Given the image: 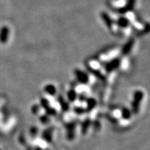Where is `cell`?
I'll use <instances>...</instances> for the list:
<instances>
[{
	"label": "cell",
	"instance_id": "4",
	"mask_svg": "<svg viewBox=\"0 0 150 150\" xmlns=\"http://www.w3.org/2000/svg\"><path fill=\"white\" fill-rule=\"evenodd\" d=\"M117 23L119 27L122 28H126L129 26V20L125 17H121L117 20Z\"/></svg>",
	"mask_w": 150,
	"mask_h": 150
},
{
	"label": "cell",
	"instance_id": "1",
	"mask_svg": "<svg viewBox=\"0 0 150 150\" xmlns=\"http://www.w3.org/2000/svg\"><path fill=\"white\" fill-rule=\"evenodd\" d=\"M9 35H10V29L8 26H3L0 29V43L5 44L8 42Z\"/></svg>",
	"mask_w": 150,
	"mask_h": 150
},
{
	"label": "cell",
	"instance_id": "6",
	"mask_svg": "<svg viewBox=\"0 0 150 150\" xmlns=\"http://www.w3.org/2000/svg\"><path fill=\"white\" fill-rule=\"evenodd\" d=\"M119 64H120V60L117 59H115L108 63L107 65H106V68H107L108 70H113L114 68H115V67H117Z\"/></svg>",
	"mask_w": 150,
	"mask_h": 150
},
{
	"label": "cell",
	"instance_id": "2",
	"mask_svg": "<svg viewBox=\"0 0 150 150\" xmlns=\"http://www.w3.org/2000/svg\"><path fill=\"white\" fill-rule=\"evenodd\" d=\"M134 45V40L131 38L129 41H127V42L125 44V45L123 46L122 49V53L124 55H126V54H129V52L131 51Z\"/></svg>",
	"mask_w": 150,
	"mask_h": 150
},
{
	"label": "cell",
	"instance_id": "3",
	"mask_svg": "<svg viewBox=\"0 0 150 150\" xmlns=\"http://www.w3.org/2000/svg\"><path fill=\"white\" fill-rule=\"evenodd\" d=\"M101 18H102V20L104 21L105 24H106L109 29H110V27H111L112 25V19L110 18V16H108V14L105 12H102L101 13Z\"/></svg>",
	"mask_w": 150,
	"mask_h": 150
},
{
	"label": "cell",
	"instance_id": "5",
	"mask_svg": "<svg viewBox=\"0 0 150 150\" xmlns=\"http://www.w3.org/2000/svg\"><path fill=\"white\" fill-rule=\"evenodd\" d=\"M135 0H129L128 2L125 6V7H124L123 8L120 9V12L121 13H125V12H127V11H131L133 8H134V5H135Z\"/></svg>",
	"mask_w": 150,
	"mask_h": 150
}]
</instances>
